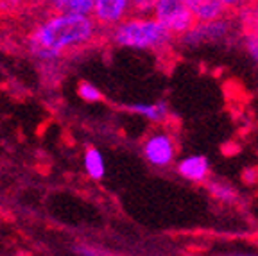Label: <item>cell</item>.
Instances as JSON below:
<instances>
[{
    "mask_svg": "<svg viewBox=\"0 0 258 256\" xmlns=\"http://www.w3.org/2000/svg\"><path fill=\"white\" fill-rule=\"evenodd\" d=\"M95 38L97 22L92 15L54 13L31 32L29 50H50L63 57L64 52L86 47Z\"/></svg>",
    "mask_w": 258,
    "mask_h": 256,
    "instance_id": "obj_1",
    "label": "cell"
},
{
    "mask_svg": "<svg viewBox=\"0 0 258 256\" xmlns=\"http://www.w3.org/2000/svg\"><path fill=\"white\" fill-rule=\"evenodd\" d=\"M111 41L122 48L163 54L172 48L174 36L153 15L133 13L120 24L111 27Z\"/></svg>",
    "mask_w": 258,
    "mask_h": 256,
    "instance_id": "obj_2",
    "label": "cell"
},
{
    "mask_svg": "<svg viewBox=\"0 0 258 256\" xmlns=\"http://www.w3.org/2000/svg\"><path fill=\"white\" fill-rule=\"evenodd\" d=\"M151 15L161 25H165L174 38L185 36L196 24L186 0H156Z\"/></svg>",
    "mask_w": 258,
    "mask_h": 256,
    "instance_id": "obj_3",
    "label": "cell"
},
{
    "mask_svg": "<svg viewBox=\"0 0 258 256\" xmlns=\"http://www.w3.org/2000/svg\"><path fill=\"white\" fill-rule=\"evenodd\" d=\"M144 158L156 168H167L174 163L177 154V144L167 131H154L144 142Z\"/></svg>",
    "mask_w": 258,
    "mask_h": 256,
    "instance_id": "obj_4",
    "label": "cell"
},
{
    "mask_svg": "<svg viewBox=\"0 0 258 256\" xmlns=\"http://www.w3.org/2000/svg\"><path fill=\"white\" fill-rule=\"evenodd\" d=\"M233 32V20L228 15L212 22H196L194 27L181 36L183 45L186 47H198L203 43H217L230 36Z\"/></svg>",
    "mask_w": 258,
    "mask_h": 256,
    "instance_id": "obj_5",
    "label": "cell"
},
{
    "mask_svg": "<svg viewBox=\"0 0 258 256\" xmlns=\"http://www.w3.org/2000/svg\"><path fill=\"white\" fill-rule=\"evenodd\" d=\"M129 15H133L131 0H93L92 16L102 27H115Z\"/></svg>",
    "mask_w": 258,
    "mask_h": 256,
    "instance_id": "obj_6",
    "label": "cell"
},
{
    "mask_svg": "<svg viewBox=\"0 0 258 256\" xmlns=\"http://www.w3.org/2000/svg\"><path fill=\"white\" fill-rule=\"evenodd\" d=\"M177 174L192 183H205L210 177V163L203 154H190L177 163Z\"/></svg>",
    "mask_w": 258,
    "mask_h": 256,
    "instance_id": "obj_7",
    "label": "cell"
},
{
    "mask_svg": "<svg viewBox=\"0 0 258 256\" xmlns=\"http://www.w3.org/2000/svg\"><path fill=\"white\" fill-rule=\"evenodd\" d=\"M238 25H240V38L244 50L258 67V18L238 11Z\"/></svg>",
    "mask_w": 258,
    "mask_h": 256,
    "instance_id": "obj_8",
    "label": "cell"
},
{
    "mask_svg": "<svg viewBox=\"0 0 258 256\" xmlns=\"http://www.w3.org/2000/svg\"><path fill=\"white\" fill-rule=\"evenodd\" d=\"M196 22H212L228 15V9L219 0H186Z\"/></svg>",
    "mask_w": 258,
    "mask_h": 256,
    "instance_id": "obj_9",
    "label": "cell"
},
{
    "mask_svg": "<svg viewBox=\"0 0 258 256\" xmlns=\"http://www.w3.org/2000/svg\"><path fill=\"white\" fill-rule=\"evenodd\" d=\"M127 111L135 113L138 116H144L145 120L154 122V124H163V122L169 118V106L167 102L160 100V102H151V104H145V102H135V104L127 106Z\"/></svg>",
    "mask_w": 258,
    "mask_h": 256,
    "instance_id": "obj_10",
    "label": "cell"
},
{
    "mask_svg": "<svg viewBox=\"0 0 258 256\" xmlns=\"http://www.w3.org/2000/svg\"><path fill=\"white\" fill-rule=\"evenodd\" d=\"M83 165H85V170L88 174V177L99 181L104 177L106 174V163L104 158H102V152L95 147H88L85 151V156H83Z\"/></svg>",
    "mask_w": 258,
    "mask_h": 256,
    "instance_id": "obj_11",
    "label": "cell"
},
{
    "mask_svg": "<svg viewBox=\"0 0 258 256\" xmlns=\"http://www.w3.org/2000/svg\"><path fill=\"white\" fill-rule=\"evenodd\" d=\"M47 2L56 13H77V15L93 13V0H47Z\"/></svg>",
    "mask_w": 258,
    "mask_h": 256,
    "instance_id": "obj_12",
    "label": "cell"
},
{
    "mask_svg": "<svg viewBox=\"0 0 258 256\" xmlns=\"http://www.w3.org/2000/svg\"><path fill=\"white\" fill-rule=\"evenodd\" d=\"M206 186H208L210 196L214 197L215 201H219V203L231 204L238 199V196H237V192H235L233 186L228 184V183H224V181H208Z\"/></svg>",
    "mask_w": 258,
    "mask_h": 256,
    "instance_id": "obj_13",
    "label": "cell"
},
{
    "mask_svg": "<svg viewBox=\"0 0 258 256\" xmlns=\"http://www.w3.org/2000/svg\"><path fill=\"white\" fill-rule=\"evenodd\" d=\"M77 93H79V97L85 100V102H99V100L102 99L101 90L97 88L95 84L88 83V81L79 83V86H77Z\"/></svg>",
    "mask_w": 258,
    "mask_h": 256,
    "instance_id": "obj_14",
    "label": "cell"
},
{
    "mask_svg": "<svg viewBox=\"0 0 258 256\" xmlns=\"http://www.w3.org/2000/svg\"><path fill=\"white\" fill-rule=\"evenodd\" d=\"M156 0H131V8L137 15H151Z\"/></svg>",
    "mask_w": 258,
    "mask_h": 256,
    "instance_id": "obj_15",
    "label": "cell"
},
{
    "mask_svg": "<svg viewBox=\"0 0 258 256\" xmlns=\"http://www.w3.org/2000/svg\"><path fill=\"white\" fill-rule=\"evenodd\" d=\"M219 2H221V4L228 9V13H230V11L238 13L240 9H244L246 6H249L251 0H219Z\"/></svg>",
    "mask_w": 258,
    "mask_h": 256,
    "instance_id": "obj_16",
    "label": "cell"
},
{
    "mask_svg": "<svg viewBox=\"0 0 258 256\" xmlns=\"http://www.w3.org/2000/svg\"><path fill=\"white\" fill-rule=\"evenodd\" d=\"M242 13L253 16V18H258V0H251L249 6H246L244 9H240Z\"/></svg>",
    "mask_w": 258,
    "mask_h": 256,
    "instance_id": "obj_17",
    "label": "cell"
},
{
    "mask_svg": "<svg viewBox=\"0 0 258 256\" xmlns=\"http://www.w3.org/2000/svg\"><path fill=\"white\" fill-rule=\"evenodd\" d=\"M76 251H77V254H79V256H99V252H97L95 249L88 247V245H79Z\"/></svg>",
    "mask_w": 258,
    "mask_h": 256,
    "instance_id": "obj_18",
    "label": "cell"
},
{
    "mask_svg": "<svg viewBox=\"0 0 258 256\" xmlns=\"http://www.w3.org/2000/svg\"><path fill=\"white\" fill-rule=\"evenodd\" d=\"M226 256H258V254H226Z\"/></svg>",
    "mask_w": 258,
    "mask_h": 256,
    "instance_id": "obj_19",
    "label": "cell"
}]
</instances>
